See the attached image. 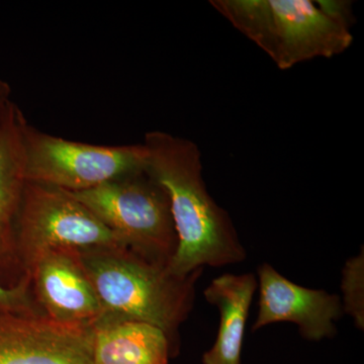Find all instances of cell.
Masks as SVG:
<instances>
[{
	"mask_svg": "<svg viewBox=\"0 0 364 364\" xmlns=\"http://www.w3.org/2000/svg\"><path fill=\"white\" fill-rule=\"evenodd\" d=\"M143 145L146 172L168 196L176 228V249L166 264L169 274L188 279L203 265L220 267L244 260L231 218L208 193L198 146L162 131L146 133Z\"/></svg>",
	"mask_w": 364,
	"mask_h": 364,
	"instance_id": "cell-1",
	"label": "cell"
},
{
	"mask_svg": "<svg viewBox=\"0 0 364 364\" xmlns=\"http://www.w3.org/2000/svg\"><path fill=\"white\" fill-rule=\"evenodd\" d=\"M18 244L25 272L45 251L128 248L69 191L30 181L18 215Z\"/></svg>",
	"mask_w": 364,
	"mask_h": 364,
	"instance_id": "cell-6",
	"label": "cell"
},
{
	"mask_svg": "<svg viewBox=\"0 0 364 364\" xmlns=\"http://www.w3.org/2000/svg\"><path fill=\"white\" fill-rule=\"evenodd\" d=\"M26 181L69 191H87L142 171L143 143L92 145L67 140L36 129L26 121L23 131Z\"/></svg>",
	"mask_w": 364,
	"mask_h": 364,
	"instance_id": "cell-5",
	"label": "cell"
},
{
	"mask_svg": "<svg viewBox=\"0 0 364 364\" xmlns=\"http://www.w3.org/2000/svg\"><path fill=\"white\" fill-rule=\"evenodd\" d=\"M26 119L11 102L0 119V284L25 277L18 244V215L26 184L23 131Z\"/></svg>",
	"mask_w": 364,
	"mask_h": 364,
	"instance_id": "cell-8",
	"label": "cell"
},
{
	"mask_svg": "<svg viewBox=\"0 0 364 364\" xmlns=\"http://www.w3.org/2000/svg\"><path fill=\"white\" fill-rule=\"evenodd\" d=\"M345 310L363 327V256L351 259L344 270Z\"/></svg>",
	"mask_w": 364,
	"mask_h": 364,
	"instance_id": "cell-13",
	"label": "cell"
},
{
	"mask_svg": "<svg viewBox=\"0 0 364 364\" xmlns=\"http://www.w3.org/2000/svg\"><path fill=\"white\" fill-rule=\"evenodd\" d=\"M256 289L257 280L246 273L222 275L205 289V299L218 306L221 322L217 340L203 355V363L240 364L246 321Z\"/></svg>",
	"mask_w": 364,
	"mask_h": 364,
	"instance_id": "cell-12",
	"label": "cell"
},
{
	"mask_svg": "<svg viewBox=\"0 0 364 364\" xmlns=\"http://www.w3.org/2000/svg\"><path fill=\"white\" fill-rule=\"evenodd\" d=\"M32 279L28 272L14 287H6L0 284V311L11 312L37 313L33 306L31 294Z\"/></svg>",
	"mask_w": 364,
	"mask_h": 364,
	"instance_id": "cell-14",
	"label": "cell"
},
{
	"mask_svg": "<svg viewBox=\"0 0 364 364\" xmlns=\"http://www.w3.org/2000/svg\"><path fill=\"white\" fill-rule=\"evenodd\" d=\"M77 255L104 318L148 323L169 338L191 309L193 280L200 272L178 279L169 274L166 264L127 248L90 249Z\"/></svg>",
	"mask_w": 364,
	"mask_h": 364,
	"instance_id": "cell-3",
	"label": "cell"
},
{
	"mask_svg": "<svg viewBox=\"0 0 364 364\" xmlns=\"http://www.w3.org/2000/svg\"><path fill=\"white\" fill-rule=\"evenodd\" d=\"M95 325L0 311V364H95Z\"/></svg>",
	"mask_w": 364,
	"mask_h": 364,
	"instance_id": "cell-7",
	"label": "cell"
},
{
	"mask_svg": "<svg viewBox=\"0 0 364 364\" xmlns=\"http://www.w3.org/2000/svg\"><path fill=\"white\" fill-rule=\"evenodd\" d=\"M127 247L146 257L176 251L177 237L169 198L164 189L144 169L87 191L70 193Z\"/></svg>",
	"mask_w": 364,
	"mask_h": 364,
	"instance_id": "cell-4",
	"label": "cell"
},
{
	"mask_svg": "<svg viewBox=\"0 0 364 364\" xmlns=\"http://www.w3.org/2000/svg\"><path fill=\"white\" fill-rule=\"evenodd\" d=\"M169 338L161 329L139 321L104 318L95 325V364H168Z\"/></svg>",
	"mask_w": 364,
	"mask_h": 364,
	"instance_id": "cell-11",
	"label": "cell"
},
{
	"mask_svg": "<svg viewBox=\"0 0 364 364\" xmlns=\"http://www.w3.org/2000/svg\"><path fill=\"white\" fill-rule=\"evenodd\" d=\"M11 85L6 81L0 79V119L4 116V112L11 104Z\"/></svg>",
	"mask_w": 364,
	"mask_h": 364,
	"instance_id": "cell-15",
	"label": "cell"
},
{
	"mask_svg": "<svg viewBox=\"0 0 364 364\" xmlns=\"http://www.w3.org/2000/svg\"><path fill=\"white\" fill-rule=\"evenodd\" d=\"M259 314L253 331L277 322L299 326L304 338L320 340L334 334L333 321L341 314L340 299L325 291L294 284L270 265H261Z\"/></svg>",
	"mask_w": 364,
	"mask_h": 364,
	"instance_id": "cell-10",
	"label": "cell"
},
{
	"mask_svg": "<svg viewBox=\"0 0 364 364\" xmlns=\"http://www.w3.org/2000/svg\"><path fill=\"white\" fill-rule=\"evenodd\" d=\"M210 6L280 70L348 50L352 4L325 0H212Z\"/></svg>",
	"mask_w": 364,
	"mask_h": 364,
	"instance_id": "cell-2",
	"label": "cell"
},
{
	"mask_svg": "<svg viewBox=\"0 0 364 364\" xmlns=\"http://www.w3.org/2000/svg\"><path fill=\"white\" fill-rule=\"evenodd\" d=\"M46 315L62 322L95 324L105 311L81 267L77 251L38 254L26 267Z\"/></svg>",
	"mask_w": 364,
	"mask_h": 364,
	"instance_id": "cell-9",
	"label": "cell"
}]
</instances>
